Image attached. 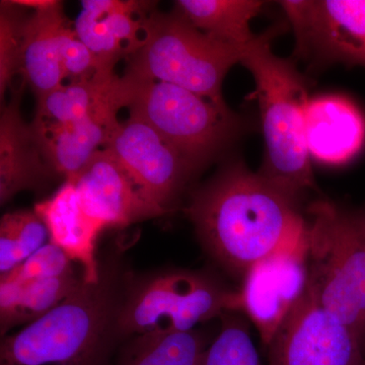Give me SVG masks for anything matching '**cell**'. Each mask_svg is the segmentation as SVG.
Returning a JSON list of instances; mask_svg holds the SVG:
<instances>
[{
	"label": "cell",
	"instance_id": "6da1fadb",
	"mask_svg": "<svg viewBox=\"0 0 365 365\" xmlns=\"http://www.w3.org/2000/svg\"><path fill=\"white\" fill-rule=\"evenodd\" d=\"M185 211L204 249L235 277L307 242L309 222L299 203L240 160H230L194 190Z\"/></svg>",
	"mask_w": 365,
	"mask_h": 365
},
{
	"label": "cell",
	"instance_id": "7a4b0ae2",
	"mask_svg": "<svg viewBox=\"0 0 365 365\" xmlns=\"http://www.w3.org/2000/svg\"><path fill=\"white\" fill-rule=\"evenodd\" d=\"M102 265V264H101ZM129 272L117 258L42 318L0 343V365H112L124 342L119 314Z\"/></svg>",
	"mask_w": 365,
	"mask_h": 365
},
{
	"label": "cell",
	"instance_id": "3957f363",
	"mask_svg": "<svg viewBox=\"0 0 365 365\" xmlns=\"http://www.w3.org/2000/svg\"><path fill=\"white\" fill-rule=\"evenodd\" d=\"M284 29L273 26L247 48L241 64L254 78L252 98L258 102L265 153L258 174L268 184L299 203L316 189L306 140L309 88L292 60L281 58L271 43Z\"/></svg>",
	"mask_w": 365,
	"mask_h": 365
},
{
	"label": "cell",
	"instance_id": "277c9868",
	"mask_svg": "<svg viewBox=\"0 0 365 365\" xmlns=\"http://www.w3.org/2000/svg\"><path fill=\"white\" fill-rule=\"evenodd\" d=\"M307 213V292L360 337L365 325V211L319 199Z\"/></svg>",
	"mask_w": 365,
	"mask_h": 365
},
{
	"label": "cell",
	"instance_id": "5b68a950",
	"mask_svg": "<svg viewBox=\"0 0 365 365\" xmlns=\"http://www.w3.org/2000/svg\"><path fill=\"white\" fill-rule=\"evenodd\" d=\"M246 50L209 37L177 11H150L144 18L143 43L127 57L123 76L170 83L227 105L223 81Z\"/></svg>",
	"mask_w": 365,
	"mask_h": 365
},
{
	"label": "cell",
	"instance_id": "8992f818",
	"mask_svg": "<svg viewBox=\"0 0 365 365\" xmlns=\"http://www.w3.org/2000/svg\"><path fill=\"white\" fill-rule=\"evenodd\" d=\"M129 114L153 127L197 172L250 128L242 115L180 86L124 78Z\"/></svg>",
	"mask_w": 365,
	"mask_h": 365
},
{
	"label": "cell",
	"instance_id": "52a82bcc",
	"mask_svg": "<svg viewBox=\"0 0 365 365\" xmlns=\"http://www.w3.org/2000/svg\"><path fill=\"white\" fill-rule=\"evenodd\" d=\"M237 311V290L208 274L170 270L135 278L129 273L119 314L123 341L145 333L194 330L198 324Z\"/></svg>",
	"mask_w": 365,
	"mask_h": 365
},
{
	"label": "cell",
	"instance_id": "ba28073f",
	"mask_svg": "<svg viewBox=\"0 0 365 365\" xmlns=\"http://www.w3.org/2000/svg\"><path fill=\"white\" fill-rule=\"evenodd\" d=\"M294 34L295 59L313 69L365 68V0L278 1Z\"/></svg>",
	"mask_w": 365,
	"mask_h": 365
},
{
	"label": "cell",
	"instance_id": "9c48e42d",
	"mask_svg": "<svg viewBox=\"0 0 365 365\" xmlns=\"http://www.w3.org/2000/svg\"><path fill=\"white\" fill-rule=\"evenodd\" d=\"M266 349L267 365H365L359 336L307 292Z\"/></svg>",
	"mask_w": 365,
	"mask_h": 365
},
{
	"label": "cell",
	"instance_id": "30bf717a",
	"mask_svg": "<svg viewBox=\"0 0 365 365\" xmlns=\"http://www.w3.org/2000/svg\"><path fill=\"white\" fill-rule=\"evenodd\" d=\"M105 148L165 215L198 173L153 127L134 115L120 122Z\"/></svg>",
	"mask_w": 365,
	"mask_h": 365
},
{
	"label": "cell",
	"instance_id": "8fae6325",
	"mask_svg": "<svg viewBox=\"0 0 365 365\" xmlns=\"http://www.w3.org/2000/svg\"><path fill=\"white\" fill-rule=\"evenodd\" d=\"M307 242L259 261L242 278L237 311L247 314L267 348L307 292Z\"/></svg>",
	"mask_w": 365,
	"mask_h": 365
},
{
	"label": "cell",
	"instance_id": "7c38bea8",
	"mask_svg": "<svg viewBox=\"0 0 365 365\" xmlns=\"http://www.w3.org/2000/svg\"><path fill=\"white\" fill-rule=\"evenodd\" d=\"M69 182L76 186L88 215L105 228L126 227L165 215L144 196L107 148L98 150L78 176Z\"/></svg>",
	"mask_w": 365,
	"mask_h": 365
},
{
	"label": "cell",
	"instance_id": "4fadbf2b",
	"mask_svg": "<svg viewBox=\"0 0 365 365\" xmlns=\"http://www.w3.org/2000/svg\"><path fill=\"white\" fill-rule=\"evenodd\" d=\"M74 30L93 52L98 72H114L115 66L138 49L150 2L130 0H83Z\"/></svg>",
	"mask_w": 365,
	"mask_h": 365
},
{
	"label": "cell",
	"instance_id": "5bb4252c",
	"mask_svg": "<svg viewBox=\"0 0 365 365\" xmlns=\"http://www.w3.org/2000/svg\"><path fill=\"white\" fill-rule=\"evenodd\" d=\"M34 211L45 223L50 242L78 263L83 281L98 283L102 265L97 258V242L105 227L88 215L73 182H64L50 198L36 204Z\"/></svg>",
	"mask_w": 365,
	"mask_h": 365
},
{
	"label": "cell",
	"instance_id": "9a60e30c",
	"mask_svg": "<svg viewBox=\"0 0 365 365\" xmlns=\"http://www.w3.org/2000/svg\"><path fill=\"white\" fill-rule=\"evenodd\" d=\"M26 83L21 78L11 101L2 107L0 117V203L9 202L16 194L33 190L52 172L32 125L21 117V103Z\"/></svg>",
	"mask_w": 365,
	"mask_h": 365
},
{
	"label": "cell",
	"instance_id": "2e32d148",
	"mask_svg": "<svg viewBox=\"0 0 365 365\" xmlns=\"http://www.w3.org/2000/svg\"><path fill=\"white\" fill-rule=\"evenodd\" d=\"M309 157L327 165H343L364 148L365 118L359 107L341 95L309 98L306 110Z\"/></svg>",
	"mask_w": 365,
	"mask_h": 365
},
{
	"label": "cell",
	"instance_id": "e0dca14e",
	"mask_svg": "<svg viewBox=\"0 0 365 365\" xmlns=\"http://www.w3.org/2000/svg\"><path fill=\"white\" fill-rule=\"evenodd\" d=\"M69 25L60 1L24 18L20 78L37 98L63 85L66 76L60 49L62 35Z\"/></svg>",
	"mask_w": 365,
	"mask_h": 365
},
{
	"label": "cell",
	"instance_id": "ac0fdd59",
	"mask_svg": "<svg viewBox=\"0 0 365 365\" xmlns=\"http://www.w3.org/2000/svg\"><path fill=\"white\" fill-rule=\"evenodd\" d=\"M126 108V88L115 72H97L91 78L69 81L37 98L33 124L62 126L83 118Z\"/></svg>",
	"mask_w": 365,
	"mask_h": 365
},
{
	"label": "cell",
	"instance_id": "d6986e66",
	"mask_svg": "<svg viewBox=\"0 0 365 365\" xmlns=\"http://www.w3.org/2000/svg\"><path fill=\"white\" fill-rule=\"evenodd\" d=\"M119 123L118 113L105 112L62 126L31 125L53 172L71 181L98 150L105 148Z\"/></svg>",
	"mask_w": 365,
	"mask_h": 365
},
{
	"label": "cell",
	"instance_id": "ffe728a7",
	"mask_svg": "<svg viewBox=\"0 0 365 365\" xmlns=\"http://www.w3.org/2000/svg\"><path fill=\"white\" fill-rule=\"evenodd\" d=\"M265 6L262 0H178L175 11L209 37L247 49L258 37L252 21Z\"/></svg>",
	"mask_w": 365,
	"mask_h": 365
},
{
	"label": "cell",
	"instance_id": "44dd1931",
	"mask_svg": "<svg viewBox=\"0 0 365 365\" xmlns=\"http://www.w3.org/2000/svg\"><path fill=\"white\" fill-rule=\"evenodd\" d=\"M83 282V274L71 272L31 282H0V330H9L42 318L64 302Z\"/></svg>",
	"mask_w": 365,
	"mask_h": 365
},
{
	"label": "cell",
	"instance_id": "7402d4cb",
	"mask_svg": "<svg viewBox=\"0 0 365 365\" xmlns=\"http://www.w3.org/2000/svg\"><path fill=\"white\" fill-rule=\"evenodd\" d=\"M210 344L207 336L195 329L141 334L120 345L115 365H203Z\"/></svg>",
	"mask_w": 365,
	"mask_h": 365
},
{
	"label": "cell",
	"instance_id": "603a6c76",
	"mask_svg": "<svg viewBox=\"0 0 365 365\" xmlns=\"http://www.w3.org/2000/svg\"><path fill=\"white\" fill-rule=\"evenodd\" d=\"M49 232L35 211L6 213L0 220V277L47 244Z\"/></svg>",
	"mask_w": 365,
	"mask_h": 365
},
{
	"label": "cell",
	"instance_id": "cb8c5ba5",
	"mask_svg": "<svg viewBox=\"0 0 365 365\" xmlns=\"http://www.w3.org/2000/svg\"><path fill=\"white\" fill-rule=\"evenodd\" d=\"M203 365H264L246 325L225 317L220 334L209 346Z\"/></svg>",
	"mask_w": 365,
	"mask_h": 365
},
{
	"label": "cell",
	"instance_id": "d4e9b609",
	"mask_svg": "<svg viewBox=\"0 0 365 365\" xmlns=\"http://www.w3.org/2000/svg\"><path fill=\"white\" fill-rule=\"evenodd\" d=\"M13 4L1 1L0 11V97L11 88L14 78L20 76L21 24L24 18L13 11Z\"/></svg>",
	"mask_w": 365,
	"mask_h": 365
},
{
	"label": "cell",
	"instance_id": "484cf974",
	"mask_svg": "<svg viewBox=\"0 0 365 365\" xmlns=\"http://www.w3.org/2000/svg\"><path fill=\"white\" fill-rule=\"evenodd\" d=\"M72 263L61 249L49 242L18 267L0 277V282L21 284L59 277L74 272Z\"/></svg>",
	"mask_w": 365,
	"mask_h": 365
},
{
	"label": "cell",
	"instance_id": "4316f807",
	"mask_svg": "<svg viewBox=\"0 0 365 365\" xmlns=\"http://www.w3.org/2000/svg\"><path fill=\"white\" fill-rule=\"evenodd\" d=\"M60 57L64 76L71 81L91 78L98 72L97 58L79 39L71 25L67 26L62 35Z\"/></svg>",
	"mask_w": 365,
	"mask_h": 365
},
{
	"label": "cell",
	"instance_id": "83f0119b",
	"mask_svg": "<svg viewBox=\"0 0 365 365\" xmlns=\"http://www.w3.org/2000/svg\"><path fill=\"white\" fill-rule=\"evenodd\" d=\"M56 0H11V4L16 6L29 7L33 11L36 9H44L52 6Z\"/></svg>",
	"mask_w": 365,
	"mask_h": 365
},
{
	"label": "cell",
	"instance_id": "f1b7e54d",
	"mask_svg": "<svg viewBox=\"0 0 365 365\" xmlns=\"http://www.w3.org/2000/svg\"><path fill=\"white\" fill-rule=\"evenodd\" d=\"M360 342H361L362 350H364V354L365 356V325L364 330H362L361 335H360Z\"/></svg>",
	"mask_w": 365,
	"mask_h": 365
}]
</instances>
